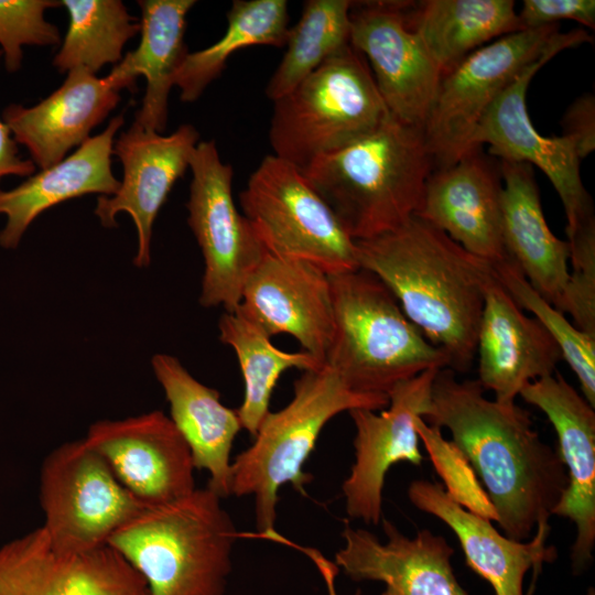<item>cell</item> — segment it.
I'll use <instances>...</instances> for the list:
<instances>
[{"label": "cell", "mask_w": 595, "mask_h": 595, "mask_svg": "<svg viewBox=\"0 0 595 595\" xmlns=\"http://www.w3.org/2000/svg\"><path fill=\"white\" fill-rule=\"evenodd\" d=\"M521 30L556 24L573 20L589 29L595 28L594 0H524L518 12Z\"/></svg>", "instance_id": "cell-38"}, {"label": "cell", "mask_w": 595, "mask_h": 595, "mask_svg": "<svg viewBox=\"0 0 595 595\" xmlns=\"http://www.w3.org/2000/svg\"><path fill=\"white\" fill-rule=\"evenodd\" d=\"M125 122L116 116L99 134L90 137L61 162L29 176L8 191H0V215L7 223L0 231V246L14 249L30 225L46 209L65 201L98 193L111 196L120 181L111 170L115 136Z\"/></svg>", "instance_id": "cell-26"}, {"label": "cell", "mask_w": 595, "mask_h": 595, "mask_svg": "<svg viewBox=\"0 0 595 595\" xmlns=\"http://www.w3.org/2000/svg\"><path fill=\"white\" fill-rule=\"evenodd\" d=\"M583 30L559 25L521 30L474 51L441 77L422 133L433 170L452 165L473 148V137L497 97L532 63L551 51L591 42Z\"/></svg>", "instance_id": "cell-8"}, {"label": "cell", "mask_w": 595, "mask_h": 595, "mask_svg": "<svg viewBox=\"0 0 595 595\" xmlns=\"http://www.w3.org/2000/svg\"><path fill=\"white\" fill-rule=\"evenodd\" d=\"M237 309L268 336L291 335L325 364L334 309L329 275L316 266L267 252L247 277Z\"/></svg>", "instance_id": "cell-16"}, {"label": "cell", "mask_w": 595, "mask_h": 595, "mask_svg": "<svg viewBox=\"0 0 595 595\" xmlns=\"http://www.w3.org/2000/svg\"><path fill=\"white\" fill-rule=\"evenodd\" d=\"M0 595H150L144 578L113 548L63 554L42 527L0 547Z\"/></svg>", "instance_id": "cell-19"}, {"label": "cell", "mask_w": 595, "mask_h": 595, "mask_svg": "<svg viewBox=\"0 0 595 595\" xmlns=\"http://www.w3.org/2000/svg\"><path fill=\"white\" fill-rule=\"evenodd\" d=\"M236 526L209 488L147 506L107 544L144 578L150 595H224Z\"/></svg>", "instance_id": "cell-4"}, {"label": "cell", "mask_w": 595, "mask_h": 595, "mask_svg": "<svg viewBox=\"0 0 595 595\" xmlns=\"http://www.w3.org/2000/svg\"><path fill=\"white\" fill-rule=\"evenodd\" d=\"M39 496L45 517L42 529L52 549L63 554L107 544L116 530L147 507L84 439L64 443L45 457Z\"/></svg>", "instance_id": "cell-10"}, {"label": "cell", "mask_w": 595, "mask_h": 595, "mask_svg": "<svg viewBox=\"0 0 595 595\" xmlns=\"http://www.w3.org/2000/svg\"><path fill=\"white\" fill-rule=\"evenodd\" d=\"M411 504L443 521L456 536L466 565L490 584L496 595H523L529 570L537 572L556 558L547 544L551 527L536 530L529 541H513L491 522L454 502L436 482L415 479L408 487Z\"/></svg>", "instance_id": "cell-24"}, {"label": "cell", "mask_w": 595, "mask_h": 595, "mask_svg": "<svg viewBox=\"0 0 595 595\" xmlns=\"http://www.w3.org/2000/svg\"><path fill=\"white\" fill-rule=\"evenodd\" d=\"M430 369L398 385L380 413L369 409L348 411L356 430L355 462L342 485L346 512L366 524L382 520V490L389 469L397 463L422 464L415 429L430 407L436 372Z\"/></svg>", "instance_id": "cell-13"}, {"label": "cell", "mask_w": 595, "mask_h": 595, "mask_svg": "<svg viewBox=\"0 0 595 595\" xmlns=\"http://www.w3.org/2000/svg\"><path fill=\"white\" fill-rule=\"evenodd\" d=\"M140 43L128 52L111 73L133 88L138 76L147 80L141 108L132 126L161 133L167 122L169 94L188 50L184 42L186 15L194 0H139Z\"/></svg>", "instance_id": "cell-28"}, {"label": "cell", "mask_w": 595, "mask_h": 595, "mask_svg": "<svg viewBox=\"0 0 595 595\" xmlns=\"http://www.w3.org/2000/svg\"><path fill=\"white\" fill-rule=\"evenodd\" d=\"M219 339L235 351L242 379L244 400L237 409L245 429L252 436L268 414L273 389L291 368L315 370L325 364L307 351H284L275 347L253 321L238 309L225 312L218 321Z\"/></svg>", "instance_id": "cell-30"}, {"label": "cell", "mask_w": 595, "mask_h": 595, "mask_svg": "<svg viewBox=\"0 0 595 595\" xmlns=\"http://www.w3.org/2000/svg\"><path fill=\"white\" fill-rule=\"evenodd\" d=\"M186 204L187 223L204 258L198 302L203 307L237 310L244 283L267 250L231 192L234 171L221 161L214 141L195 147Z\"/></svg>", "instance_id": "cell-11"}, {"label": "cell", "mask_w": 595, "mask_h": 595, "mask_svg": "<svg viewBox=\"0 0 595 595\" xmlns=\"http://www.w3.org/2000/svg\"><path fill=\"white\" fill-rule=\"evenodd\" d=\"M499 164L476 148L452 165L433 170L414 216L491 264L507 259L502 238Z\"/></svg>", "instance_id": "cell-20"}, {"label": "cell", "mask_w": 595, "mask_h": 595, "mask_svg": "<svg viewBox=\"0 0 595 595\" xmlns=\"http://www.w3.org/2000/svg\"><path fill=\"white\" fill-rule=\"evenodd\" d=\"M285 0H236L227 12V29L213 45L185 56L174 79L184 102L199 98L216 79L227 60L238 50L252 45L283 47L288 35Z\"/></svg>", "instance_id": "cell-31"}, {"label": "cell", "mask_w": 595, "mask_h": 595, "mask_svg": "<svg viewBox=\"0 0 595 595\" xmlns=\"http://www.w3.org/2000/svg\"><path fill=\"white\" fill-rule=\"evenodd\" d=\"M405 19L442 75L482 46L521 31L512 0L409 2Z\"/></svg>", "instance_id": "cell-29"}, {"label": "cell", "mask_w": 595, "mask_h": 595, "mask_svg": "<svg viewBox=\"0 0 595 595\" xmlns=\"http://www.w3.org/2000/svg\"><path fill=\"white\" fill-rule=\"evenodd\" d=\"M349 0H309L299 22L288 31L285 53L266 95L274 101L293 90L328 57L349 44Z\"/></svg>", "instance_id": "cell-32"}, {"label": "cell", "mask_w": 595, "mask_h": 595, "mask_svg": "<svg viewBox=\"0 0 595 595\" xmlns=\"http://www.w3.org/2000/svg\"><path fill=\"white\" fill-rule=\"evenodd\" d=\"M519 396L540 409L556 433L567 485L552 516L575 524L571 566L573 574H582L592 564L595 548L594 407L556 371L529 382Z\"/></svg>", "instance_id": "cell-17"}, {"label": "cell", "mask_w": 595, "mask_h": 595, "mask_svg": "<svg viewBox=\"0 0 595 595\" xmlns=\"http://www.w3.org/2000/svg\"><path fill=\"white\" fill-rule=\"evenodd\" d=\"M151 366L195 469L208 472L207 488L217 496H230V452L242 429L237 410L224 405L219 392L195 379L176 357L155 354Z\"/></svg>", "instance_id": "cell-25"}, {"label": "cell", "mask_w": 595, "mask_h": 595, "mask_svg": "<svg viewBox=\"0 0 595 595\" xmlns=\"http://www.w3.org/2000/svg\"><path fill=\"white\" fill-rule=\"evenodd\" d=\"M497 281L522 309L533 314L559 346L575 374L582 396L595 407V337L580 331L543 299L509 259L493 264Z\"/></svg>", "instance_id": "cell-34"}, {"label": "cell", "mask_w": 595, "mask_h": 595, "mask_svg": "<svg viewBox=\"0 0 595 595\" xmlns=\"http://www.w3.org/2000/svg\"><path fill=\"white\" fill-rule=\"evenodd\" d=\"M355 245L359 268L383 282L452 370L468 371L494 266L418 216Z\"/></svg>", "instance_id": "cell-2"}, {"label": "cell", "mask_w": 595, "mask_h": 595, "mask_svg": "<svg viewBox=\"0 0 595 595\" xmlns=\"http://www.w3.org/2000/svg\"><path fill=\"white\" fill-rule=\"evenodd\" d=\"M302 172L349 237L364 240L415 215L433 162L422 130L389 113L374 131Z\"/></svg>", "instance_id": "cell-3"}, {"label": "cell", "mask_w": 595, "mask_h": 595, "mask_svg": "<svg viewBox=\"0 0 595 595\" xmlns=\"http://www.w3.org/2000/svg\"><path fill=\"white\" fill-rule=\"evenodd\" d=\"M125 85L110 72L106 77L83 67L67 72L64 83L32 107L11 104L2 120L41 170L61 162L74 147L88 140L120 101Z\"/></svg>", "instance_id": "cell-22"}, {"label": "cell", "mask_w": 595, "mask_h": 595, "mask_svg": "<svg viewBox=\"0 0 595 595\" xmlns=\"http://www.w3.org/2000/svg\"><path fill=\"white\" fill-rule=\"evenodd\" d=\"M34 172L35 164L32 160L20 158L18 142L7 123L0 119V180L7 175L31 176Z\"/></svg>", "instance_id": "cell-40"}, {"label": "cell", "mask_w": 595, "mask_h": 595, "mask_svg": "<svg viewBox=\"0 0 595 595\" xmlns=\"http://www.w3.org/2000/svg\"><path fill=\"white\" fill-rule=\"evenodd\" d=\"M559 51H551L529 65L493 102L473 137V148L488 144L499 161L530 164L549 178L562 203L570 239L577 228L594 217L591 196L585 190L574 142L561 137L541 136L527 110V91L537 72Z\"/></svg>", "instance_id": "cell-14"}, {"label": "cell", "mask_w": 595, "mask_h": 595, "mask_svg": "<svg viewBox=\"0 0 595 595\" xmlns=\"http://www.w3.org/2000/svg\"><path fill=\"white\" fill-rule=\"evenodd\" d=\"M389 116L365 57L350 44L273 101V155L306 170L374 131Z\"/></svg>", "instance_id": "cell-7"}, {"label": "cell", "mask_w": 595, "mask_h": 595, "mask_svg": "<svg viewBox=\"0 0 595 595\" xmlns=\"http://www.w3.org/2000/svg\"><path fill=\"white\" fill-rule=\"evenodd\" d=\"M239 202L267 252L310 262L328 275L359 268L355 240L293 164L264 156Z\"/></svg>", "instance_id": "cell-9"}, {"label": "cell", "mask_w": 595, "mask_h": 595, "mask_svg": "<svg viewBox=\"0 0 595 595\" xmlns=\"http://www.w3.org/2000/svg\"><path fill=\"white\" fill-rule=\"evenodd\" d=\"M329 280L334 333L325 365L350 390L389 397L426 370L450 368L445 353L424 337L374 273L358 268Z\"/></svg>", "instance_id": "cell-5"}, {"label": "cell", "mask_w": 595, "mask_h": 595, "mask_svg": "<svg viewBox=\"0 0 595 595\" xmlns=\"http://www.w3.org/2000/svg\"><path fill=\"white\" fill-rule=\"evenodd\" d=\"M84 441L147 506L175 501L196 489L190 447L170 416L160 410L96 421Z\"/></svg>", "instance_id": "cell-15"}, {"label": "cell", "mask_w": 595, "mask_h": 595, "mask_svg": "<svg viewBox=\"0 0 595 595\" xmlns=\"http://www.w3.org/2000/svg\"><path fill=\"white\" fill-rule=\"evenodd\" d=\"M381 521L386 542L345 522L344 545L334 562L345 575L383 583L381 595H469L455 576L454 549L443 536L422 529L410 538L391 521Z\"/></svg>", "instance_id": "cell-21"}, {"label": "cell", "mask_w": 595, "mask_h": 595, "mask_svg": "<svg viewBox=\"0 0 595 595\" xmlns=\"http://www.w3.org/2000/svg\"><path fill=\"white\" fill-rule=\"evenodd\" d=\"M281 543L294 545L296 549L302 551L307 558H310V560L317 567L321 576L323 577V581L327 588V594L337 595L336 587H335V578L337 576V573L339 572V569L334 562L327 560L316 549L305 548V547L294 544L290 542L289 540H286L285 538L281 539ZM355 595H361L360 591H357Z\"/></svg>", "instance_id": "cell-41"}, {"label": "cell", "mask_w": 595, "mask_h": 595, "mask_svg": "<svg viewBox=\"0 0 595 595\" xmlns=\"http://www.w3.org/2000/svg\"><path fill=\"white\" fill-rule=\"evenodd\" d=\"M475 357L483 389L491 391L495 401L512 404L526 385L556 371L562 354L541 323L526 315L495 278L486 291Z\"/></svg>", "instance_id": "cell-23"}, {"label": "cell", "mask_w": 595, "mask_h": 595, "mask_svg": "<svg viewBox=\"0 0 595 595\" xmlns=\"http://www.w3.org/2000/svg\"><path fill=\"white\" fill-rule=\"evenodd\" d=\"M567 242L572 272L555 309L570 314L580 331L595 337V217L585 220Z\"/></svg>", "instance_id": "cell-37"}, {"label": "cell", "mask_w": 595, "mask_h": 595, "mask_svg": "<svg viewBox=\"0 0 595 595\" xmlns=\"http://www.w3.org/2000/svg\"><path fill=\"white\" fill-rule=\"evenodd\" d=\"M586 595H595V591L593 587H589Z\"/></svg>", "instance_id": "cell-42"}, {"label": "cell", "mask_w": 595, "mask_h": 595, "mask_svg": "<svg viewBox=\"0 0 595 595\" xmlns=\"http://www.w3.org/2000/svg\"><path fill=\"white\" fill-rule=\"evenodd\" d=\"M61 6L55 0H0V46L8 72H17L23 45H56L58 29L44 18L46 9Z\"/></svg>", "instance_id": "cell-36"}, {"label": "cell", "mask_w": 595, "mask_h": 595, "mask_svg": "<svg viewBox=\"0 0 595 595\" xmlns=\"http://www.w3.org/2000/svg\"><path fill=\"white\" fill-rule=\"evenodd\" d=\"M198 139L192 125L180 126L169 136L131 125L113 143L123 177L113 195L98 197L94 213L107 228L117 227V214L131 216L138 238L133 263L138 268L151 262L154 221L173 185L190 167Z\"/></svg>", "instance_id": "cell-18"}, {"label": "cell", "mask_w": 595, "mask_h": 595, "mask_svg": "<svg viewBox=\"0 0 595 595\" xmlns=\"http://www.w3.org/2000/svg\"><path fill=\"white\" fill-rule=\"evenodd\" d=\"M389 397L350 390L337 372L324 365L303 371L294 381L293 397L259 425L253 443L231 462L230 493L252 496L257 536L275 532L279 489L291 484L305 495L312 476L303 466L324 426L335 415L354 409L383 410Z\"/></svg>", "instance_id": "cell-6"}, {"label": "cell", "mask_w": 595, "mask_h": 595, "mask_svg": "<svg viewBox=\"0 0 595 595\" xmlns=\"http://www.w3.org/2000/svg\"><path fill=\"white\" fill-rule=\"evenodd\" d=\"M407 1L353 2L349 44L397 120L423 130L442 73L405 19Z\"/></svg>", "instance_id": "cell-12"}, {"label": "cell", "mask_w": 595, "mask_h": 595, "mask_svg": "<svg viewBox=\"0 0 595 595\" xmlns=\"http://www.w3.org/2000/svg\"><path fill=\"white\" fill-rule=\"evenodd\" d=\"M563 134L571 139L580 159L595 149V99L591 94L576 98L562 118Z\"/></svg>", "instance_id": "cell-39"}, {"label": "cell", "mask_w": 595, "mask_h": 595, "mask_svg": "<svg viewBox=\"0 0 595 595\" xmlns=\"http://www.w3.org/2000/svg\"><path fill=\"white\" fill-rule=\"evenodd\" d=\"M477 379L458 380L440 369L423 420L451 432L494 505L504 536L527 541L560 501L567 473L559 455L542 441L527 410L484 394Z\"/></svg>", "instance_id": "cell-1"}, {"label": "cell", "mask_w": 595, "mask_h": 595, "mask_svg": "<svg viewBox=\"0 0 595 595\" xmlns=\"http://www.w3.org/2000/svg\"><path fill=\"white\" fill-rule=\"evenodd\" d=\"M502 181V238L507 257L554 307L569 279L570 246L545 220L533 167L499 161Z\"/></svg>", "instance_id": "cell-27"}, {"label": "cell", "mask_w": 595, "mask_h": 595, "mask_svg": "<svg viewBox=\"0 0 595 595\" xmlns=\"http://www.w3.org/2000/svg\"><path fill=\"white\" fill-rule=\"evenodd\" d=\"M415 429L444 484L445 494L465 510L497 522V511L461 448L452 440H446L441 429L428 424L422 416L416 419Z\"/></svg>", "instance_id": "cell-35"}, {"label": "cell", "mask_w": 595, "mask_h": 595, "mask_svg": "<svg viewBox=\"0 0 595 595\" xmlns=\"http://www.w3.org/2000/svg\"><path fill=\"white\" fill-rule=\"evenodd\" d=\"M68 29L53 65L65 73L83 67L96 74L122 60L125 44L140 32V21L120 0H63Z\"/></svg>", "instance_id": "cell-33"}]
</instances>
